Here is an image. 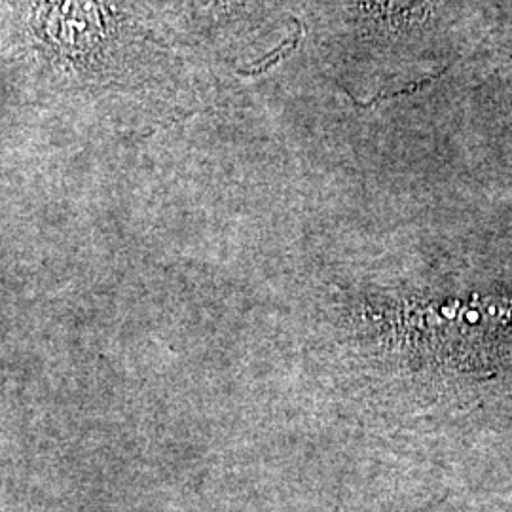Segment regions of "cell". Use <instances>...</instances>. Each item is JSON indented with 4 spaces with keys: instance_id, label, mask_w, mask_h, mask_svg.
I'll return each instance as SVG.
<instances>
[{
    "instance_id": "obj_1",
    "label": "cell",
    "mask_w": 512,
    "mask_h": 512,
    "mask_svg": "<svg viewBox=\"0 0 512 512\" xmlns=\"http://www.w3.org/2000/svg\"><path fill=\"white\" fill-rule=\"evenodd\" d=\"M437 2L439 0H363L365 10L372 18L391 25L427 18Z\"/></svg>"
}]
</instances>
